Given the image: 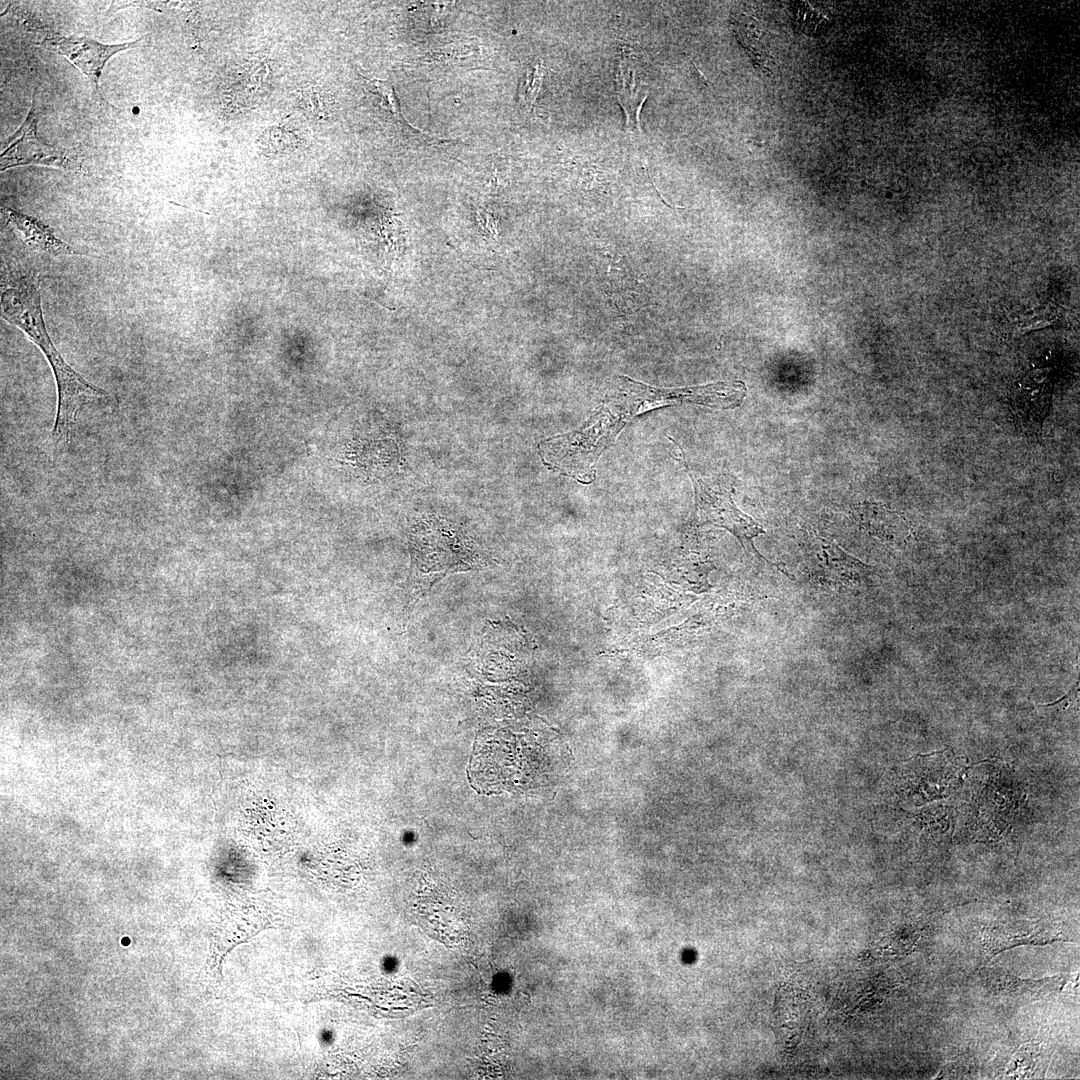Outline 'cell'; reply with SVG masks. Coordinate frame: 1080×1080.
Here are the masks:
<instances>
[{
    "instance_id": "6da1fadb",
    "label": "cell",
    "mask_w": 1080,
    "mask_h": 1080,
    "mask_svg": "<svg viewBox=\"0 0 1080 1080\" xmlns=\"http://www.w3.org/2000/svg\"><path fill=\"white\" fill-rule=\"evenodd\" d=\"M1 316L21 330L45 355L57 386V411L51 447L63 450L71 441L83 407L107 403L110 395L88 382L62 357L47 332L41 306L38 274L23 267H6L1 279Z\"/></svg>"
},
{
    "instance_id": "7a4b0ae2",
    "label": "cell",
    "mask_w": 1080,
    "mask_h": 1080,
    "mask_svg": "<svg viewBox=\"0 0 1080 1080\" xmlns=\"http://www.w3.org/2000/svg\"><path fill=\"white\" fill-rule=\"evenodd\" d=\"M697 506L707 522L731 531L742 545L749 543L756 555L753 539L764 533L762 526L743 513L732 499L730 482L724 477L694 479Z\"/></svg>"
},
{
    "instance_id": "3957f363",
    "label": "cell",
    "mask_w": 1080,
    "mask_h": 1080,
    "mask_svg": "<svg viewBox=\"0 0 1080 1080\" xmlns=\"http://www.w3.org/2000/svg\"><path fill=\"white\" fill-rule=\"evenodd\" d=\"M24 165H42L58 169L78 170L80 163L58 147L42 142L37 135V116L34 101L27 117L11 136L1 153L0 171Z\"/></svg>"
},
{
    "instance_id": "277c9868",
    "label": "cell",
    "mask_w": 1080,
    "mask_h": 1080,
    "mask_svg": "<svg viewBox=\"0 0 1080 1080\" xmlns=\"http://www.w3.org/2000/svg\"><path fill=\"white\" fill-rule=\"evenodd\" d=\"M1052 390V369L1041 368L1030 371L1013 391L1010 397L1013 420L1027 435L1039 437L1051 409Z\"/></svg>"
},
{
    "instance_id": "5b68a950",
    "label": "cell",
    "mask_w": 1080,
    "mask_h": 1080,
    "mask_svg": "<svg viewBox=\"0 0 1080 1080\" xmlns=\"http://www.w3.org/2000/svg\"><path fill=\"white\" fill-rule=\"evenodd\" d=\"M141 39L119 44H104L85 36L50 35L42 40L47 49L67 58L99 92V79L106 62L115 54L135 48Z\"/></svg>"
},
{
    "instance_id": "8992f818",
    "label": "cell",
    "mask_w": 1080,
    "mask_h": 1080,
    "mask_svg": "<svg viewBox=\"0 0 1080 1080\" xmlns=\"http://www.w3.org/2000/svg\"><path fill=\"white\" fill-rule=\"evenodd\" d=\"M1070 941L1060 927L1045 920L1000 922L988 926L983 947L989 957L1021 945H1047Z\"/></svg>"
},
{
    "instance_id": "52a82bcc",
    "label": "cell",
    "mask_w": 1080,
    "mask_h": 1080,
    "mask_svg": "<svg viewBox=\"0 0 1080 1080\" xmlns=\"http://www.w3.org/2000/svg\"><path fill=\"white\" fill-rule=\"evenodd\" d=\"M616 95L625 114L626 128L641 133L640 112L650 94V85L633 50L623 47L618 60Z\"/></svg>"
},
{
    "instance_id": "ba28073f",
    "label": "cell",
    "mask_w": 1080,
    "mask_h": 1080,
    "mask_svg": "<svg viewBox=\"0 0 1080 1080\" xmlns=\"http://www.w3.org/2000/svg\"><path fill=\"white\" fill-rule=\"evenodd\" d=\"M2 211L7 223L31 250L53 257L86 255L58 238L53 230L40 220L7 207L2 208Z\"/></svg>"
},
{
    "instance_id": "9c48e42d",
    "label": "cell",
    "mask_w": 1080,
    "mask_h": 1080,
    "mask_svg": "<svg viewBox=\"0 0 1080 1080\" xmlns=\"http://www.w3.org/2000/svg\"><path fill=\"white\" fill-rule=\"evenodd\" d=\"M855 513L860 525L882 540L901 543L909 535L906 518L884 505L865 502L856 507Z\"/></svg>"
},
{
    "instance_id": "30bf717a",
    "label": "cell",
    "mask_w": 1080,
    "mask_h": 1080,
    "mask_svg": "<svg viewBox=\"0 0 1080 1080\" xmlns=\"http://www.w3.org/2000/svg\"><path fill=\"white\" fill-rule=\"evenodd\" d=\"M989 979L991 986L997 991L1040 999L1061 992L1069 980V975H1056L1035 980L1020 979L1009 973L993 971Z\"/></svg>"
},
{
    "instance_id": "8fae6325",
    "label": "cell",
    "mask_w": 1080,
    "mask_h": 1080,
    "mask_svg": "<svg viewBox=\"0 0 1080 1080\" xmlns=\"http://www.w3.org/2000/svg\"><path fill=\"white\" fill-rule=\"evenodd\" d=\"M732 24L737 40L748 52L755 67L761 72H771L774 60L764 41L761 23L752 16L738 14L733 17Z\"/></svg>"
},
{
    "instance_id": "7c38bea8",
    "label": "cell",
    "mask_w": 1080,
    "mask_h": 1080,
    "mask_svg": "<svg viewBox=\"0 0 1080 1080\" xmlns=\"http://www.w3.org/2000/svg\"><path fill=\"white\" fill-rule=\"evenodd\" d=\"M259 146L268 154L292 152L298 145L296 135L280 125L268 127L258 140Z\"/></svg>"
},
{
    "instance_id": "4fadbf2b",
    "label": "cell",
    "mask_w": 1080,
    "mask_h": 1080,
    "mask_svg": "<svg viewBox=\"0 0 1080 1080\" xmlns=\"http://www.w3.org/2000/svg\"><path fill=\"white\" fill-rule=\"evenodd\" d=\"M546 67L542 61L530 65L525 71L519 86V98L528 110L534 108L536 99L541 90Z\"/></svg>"
},
{
    "instance_id": "5bb4252c",
    "label": "cell",
    "mask_w": 1080,
    "mask_h": 1080,
    "mask_svg": "<svg viewBox=\"0 0 1080 1080\" xmlns=\"http://www.w3.org/2000/svg\"><path fill=\"white\" fill-rule=\"evenodd\" d=\"M363 78L372 93H374L381 100L383 108L388 110L399 123L407 126L412 131L421 132L417 128L410 125L403 118L399 106V100L397 99L395 90L391 83L377 78H367L365 76H363Z\"/></svg>"
},
{
    "instance_id": "9a60e30c",
    "label": "cell",
    "mask_w": 1080,
    "mask_h": 1080,
    "mask_svg": "<svg viewBox=\"0 0 1080 1080\" xmlns=\"http://www.w3.org/2000/svg\"><path fill=\"white\" fill-rule=\"evenodd\" d=\"M300 99L309 113L317 120H326L331 114V104L327 93L319 87H307L300 92Z\"/></svg>"
}]
</instances>
